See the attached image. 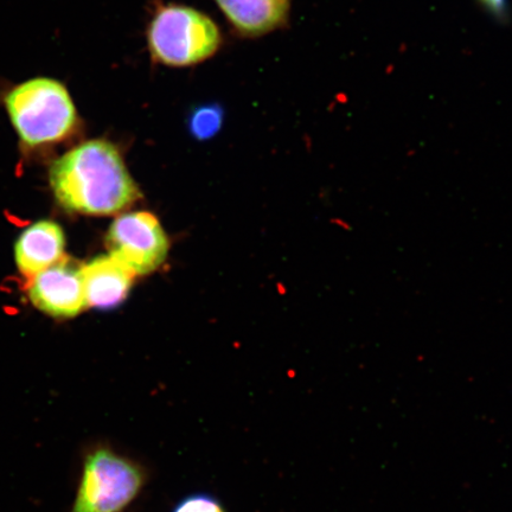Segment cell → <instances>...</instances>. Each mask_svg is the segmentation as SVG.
I'll return each instance as SVG.
<instances>
[{
  "instance_id": "6da1fadb",
  "label": "cell",
  "mask_w": 512,
  "mask_h": 512,
  "mask_svg": "<svg viewBox=\"0 0 512 512\" xmlns=\"http://www.w3.org/2000/svg\"><path fill=\"white\" fill-rule=\"evenodd\" d=\"M49 179L60 206L83 215L119 214L142 197L118 146L106 139L87 140L64 153Z\"/></svg>"
},
{
  "instance_id": "7a4b0ae2",
  "label": "cell",
  "mask_w": 512,
  "mask_h": 512,
  "mask_svg": "<svg viewBox=\"0 0 512 512\" xmlns=\"http://www.w3.org/2000/svg\"><path fill=\"white\" fill-rule=\"evenodd\" d=\"M2 102L19 142L28 149L61 144L80 130L78 108L60 80L48 76L24 80L10 87Z\"/></svg>"
},
{
  "instance_id": "3957f363",
  "label": "cell",
  "mask_w": 512,
  "mask_h": 512,
  "mask_svg": "<svg viewBox=\"0 0 512 512\" xmlns=\"http://www.w3.org/2000/svg\"><path fill=\"white\" fill-rule=\"evenodd\" d=\"M145 36L152 62L169 68L197 66L219 53L223 44L213 18L177 3L155 4Z\"/></svg>"
},
{
  "instance_id": "277c9868",
  "label": "cell",
  "mask_w": 512,
  "mask_h": 512,
  "mask_svg": "<svg viewBox=\"0 0 512 512\" xmlns=\"http://www.w3.org/2000/svg\"><path fill=\"white\" fill-rule=\"evenodd\" d=\"M142 465L101 444L83 458L81 479L70 512H124L144 489Z\"/></svg>"
},
{
  "instance_id": "5b68a950",
  "label": "cell",
  "mask_w": 512,
  "mask_h": 512,
  "mask_svg": "<svg viewBox=\"0 0 512 512\" xmlns=\"http://www.w3.org/2000/svg\"><path fill=\"white\" fill-rule=\"evenodd\" d=\"M111 255L136 275L155 272L168 256L170 243L155 216L149 213L121 215L108 230Z\"/></svg>"
},
{
  "instance_id": "8992f818",
  "label": "cell",
  "mask_w": 512,
  "mask_h": 512,
  "mask_svg": "<svg viewBox=\"0 0 512 512\" xmlns=\"http://www.w3.org/2000/svg\"><path fill=\"white\" fill-rule=\"evenodd\" d=\"M28 296L38 310L56 318H72L87 306L82 267L62 259L29 279Z\"/></svg>"
},
{
  "instance_id": "52a82bcc",
  "label": "cell",
  "mask_w": 512,
  "mask_h": 512,
  "mask_svg": "<svg viewBox=\"0 0 512 512\" xmlns=\"http://www.w3.org/2000/svg\"><path fill=\"white\" fill-rule=\"evenodd\" d=\"M236 35L260 38L290 22L292 0H214Z\"/></svg>"
},
{
  "instance_id": "ba28073f",
  "label": "cell",
  "mask_w": 512,
  "mask_h": 512,
  "mask_svg": "<svg viewBox=\"0 0 512 512\" xmlns=\"http://www.w3.org/2000/svg\"><path fill=\"white\" fill-rule=\"evenodd\" d=\"M136 277L112 255L99 256L82 267L87 306L112 309L123 303Z\"/></svg>"
},
{
  "instance_id": "9c48e42d",
  "label": "cell",
  "mask_w": 512,
  "mask_h": 512,
  "mask_svg": "<svg viewBox=\"0 0 512 512\" xmlns=\"http://www.w3.org/2000/svg\"><path fill=\"white\" fill-rule=\"evenodd\" d=\"M66 238L59 224L40 221L19 236L15 259L19 272L29 279L63 259Z\"/></svg>"
},
{
  "instance_id": "30bf717a",
  "label": "cell",
  "mask_w": 512,
  "mask_h": 512,
  "mask_svg": "<svg viewBox=\"0 0 512 512\" xmlns=\"http://www.w3.org/2000/svg\"><path fill=\"white\" fill-rule=\"evenodd\" d=\"M223 108L217 104H204L194 108L188 119L189 131L198 140L216 136L223 125Z\"/></svg>"
},
{
  "instance_id": "8fae6325",
  "label": "cell",
  "mask_w": 512,
  "mask_h": 512,
  "mask_svg": "<svg viewBox=\"0 0 512 512\" xmlns=\"http://www.w3.org/2000/svg\"><path fill=\"white\" fill-rule=\"evenodd\" d=\"M172 512H226V509L214 496L195 494L182 499Z\"/></svg>"
},
{
  "instance_id": "7c38bea8",
  "label": "cell",
  "mask_w": 512,
  "mask_h": 512,
  "mask_svg": "<svg viewBox=\"0 0 512 512\" xmlns=\"http://www.w3.org/2000/svg\"><path fill=\"white\" fill-rule=\"evenodd\" d=\"M476 2L495 21L502 24L510 21L511 8L509 0H476Z\"/></svg>"
}]
</instances>
